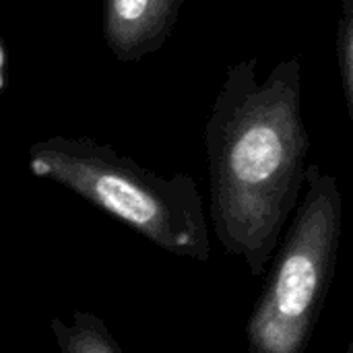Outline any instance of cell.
<instances>
[{
	"label": "cell",
	"instance_id": "cell-2",
	"mask_svg": "<svg viewBox=\"0 0 353 353\" xmlns=\"http://www.w3.org/2000/svg\"><path fill=\"white\" fill-rule=\"evenodd\" d=\"M29 172L79 194L161 250L209 261L211 238L196 182L161 176L89 137H50L29 147Z\"/></svg>",
	"mask_w": 353,
	"mask_h": 353
},
{
	"label": "cell",
	"instance_id": "cell-7",
	"mask_svg": "<svg viewBox=\"0 0 353 353\" xmlns=\"http://www.w3.org/2000/svg\"><path fill=\"white\" fill-rule=\"evenodd\" d=\"M345 353H353V339L350 341V345H347V350H345Z\"/></svg>",
	"mask_w": 353,
	"mask_h": 353
},
{
	"label": "cell",
	"instance_id": "cell-6",
	"mask_svg": "<svg viewBox=\"0 0 353 353\" xmlns=\"http://www.w3.org/2000/svg\"><path fill=\"white\" fill-rule=\"evenodd\" d=\"M339 58H341V74H343V87H345L350 118L353 122V0H345V8H343Z\"/></svg>",
	"mask_w": 353,
	"mask_h": 353
},
{
	"label": "cell",
	"instance_id": "cell-4",
	"mask_svg": "<svg viewBox=\"0 0 353 353\" xmlns=\"http://www.w3.org/2000/svg\"><path fill=\"white\" fill-rule=\"evenodd\" d=\"M184 0H105L103 39L122 64L157 52L170 37Z\"/></svg>",
	"mask_w": 353,
	"mask_h": 353
},
{
	"label": "cell",
	"instance_id": "cell-1",
	"mask_svg": "<svg viewBox=\"0 0 353 353\" xmlns=\"http://www.w3.org/2000/svg\"><path fill=\"white\" fill-rule=\"evenodd\" d=\"M211 221L221 246L259 277L304 190L310 137L300 58L259 79L256 60L225 72L205 126Z\"/></svg>",
	"mask_w": 353,
	"mask_h": 353
},
{
	"label": "cell",
	"instance_id": "cell-3",
	"mask_svg": "<svg viewBox=\"0 0 353 353\" xmlns=\"http://www.w3.org/2000/svg\"><path fill=\"white\" fill-rule=\"evenodd\" d=\"M341 230L339 180L310 163L304 196L246 325L248 353L306 352L335 275Z\"/></svg>",
	"mask_w": 353,
	"mask_h": 353
},
{
	"label": "cell",
	"instance_id": "cell-5",
	"mask_svg": "<svg viewBox=\"0 0 353 353\" xmlns=\"http://www.w3.org/2000/svg\"><path fill=\"white\" fill-rule=\"evenodd\" d=\"M52 331L60 353H124L103 321L89 312L74 310L70 323L54 319Z\"/></svg>",
	"mask_w": 353,
	"mask_h": 353
}]
</instances>
